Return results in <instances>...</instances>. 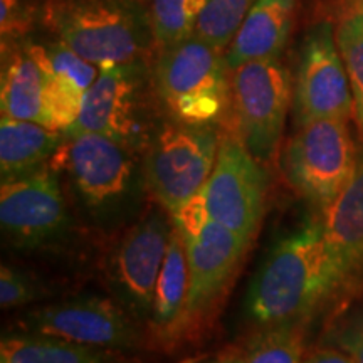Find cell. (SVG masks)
<instances>
[{"mask_svg": "<svg viewBox=\"0 0 363 363\" xmlns=\"http://www.w3.org/2000/svg\"><path fill=\"white\" fill-rule=\"evenodd\" d=\"M194 363H247V360L246 357H244L242 350H240V348H235V350L220 353V355L211 358V360L194 362Z\"/></svg>", "mask_w": 363, "mask_h": 363, "instance_id": "cell-32", "label": "cell"}, {"mask_svg": "<svg viewBox=\"0 0 363 363\" xmlns=\"http://www.w3.org/2000/svg\"><path fill=\"white\" fill-rule=\"evenodd\" d=\"M189 293V262L185 240L174 227L169 249L158 274L152 316L148 320L150 342L170 350Z\"/></svg>", "mask_w": 363, "mask_h": 363, "instance_id": "cell-18", "label": "cell"}, {"mask_svg": "<svg viewBox=\"0 0 363 363\" xmlns=\"http://www.w3.org/2000/svg\"><path fill=\"white\" fill-rule=\"evenodd\" d=\"M240 350L247 363H303L306 355L303 323L259 328Z\"/></svg>", "mask_w": 363, "mask_h": 363, "instance_id": "cell-21", "label": "cell"}, {"mask_svg": "<svg viewBox=\"0 0 363 363\" xmlns=\"http://www.w3.org/2000/svg\"><path fill=\"white\" fill-rule=\"evenodd\" d=\"M43 17L59 40L99 69L147 61L157 49L140 0H48Z\"/></svg>", "mask_w": 363, "mask_h": 363, "instance_id": "cell-3", "label": "cell"}, {"mask_svg": "<svg viewBox=\"0 0 363 363\" xmlns=\"http://www.w3.org/2000/svg\"><path fill=\"white\" fill-rule=\"evenodd\" d=\"M326 345L340 348L355 363H363V305L337 316L328 326Z\"/></svg>", "mask_w": 363, "mask_h": 363, "instance_id": "cell-26", "label": "cell"}, {"mask_svg": "<svg viewBox=\"0 0 363 363\" xmlns=\"http://www.w3.org/2000/svg\"><path fill=\"white\" fill-rule=\"evenodd\" d=\"M220 135L216 125L170 120L160 125L145 152L148 192L172 216L207 185L216 167Z\"/></svg>", "mask_w": 363, "mask_h": 363, "instance_id": "cell-6", "label": "cell"}, {"mask_svg": "<svg viewBox=\"0 0 363 363\" xmlns=\"http://www.w3.org/2000/svg\"><path fill=\"white\" fill-rule=\"evenodd\" d=\"M153 79L158 101L172 120L217 125L230 108L224 52L197 35L158 52Z\"/></svg>", "mask_w": 363, "mask_h": 363, "instance_id": "cell-4", "label": "cell"}, {"mask_svg": "<svg viewBox=\"0 0 363 363\" xmlns=\"http://www.w3.org/2000/svg\"><path fill=\"white\" fill-rule=\"evenodd\" d=\"M345 286L323 222H310L271 247L249 286V318L259 328L305 323Z\"/></svg>", "mask_w": 363, "mask_h": 363, "instance_id": "cell-1", "label": "cell"}, {"mask_svg": "<svg viewBox=\"0 0 363 363\" xmlns=\"http://www.w3.org/2000/svg\"><path fill=\"white\" fill-rule=\"evenodd\" d=\"M358 147L343 120H313L299 128L283 153L286 179L308 202L325 212L357 169Z\"/></svg>", "mask_w": 363, "mask_h": 363, "instance_id": "cell-8", "label": "cell"}, {"mask_svg": "<svg viewBox=\"0 0 363 363\" xmlns=\"http://www.w3.org/2000/svg\"><path fill=\"white\" fill-rule=\"evenodd\" d=\"M65 131L34 121L2 116L0 121V174L2 182L21 179L49 165L61 147Z\"/></svg>", "mask_w": 363, "mask_h": 363, "instance_id": "cell-19", "label": "cell"}, {"mask_svg": "<svg viewBox=\"0 0 363 363\" xmlns=\"http://www.w3.org/2000/svg\"><path fill=\"white\" fill-rule=\"evenodd\" d=\"M2 233L16 247L35 249L62 239L71 225L57 170L51 165L2 182Z\"/></svg>", "mask_w": 363, "mask_h": 363, "instance_id": "cell-12", "label": "cell"}, {"mask_svg": "<svg viewBox=\"0 0 363 363\" xmlns=\"http://www.w3.org/2000/svg\"><path fill=\"white\" fill-rule=\"evenodd\" d=\"M34 0H0V30L4 44L19 39L33 27Z\"/></svg>", "mask_w": 363, "mask_h": 363, "instance_id": "cell-28", "label": "cell"}, {"mask_svg": "<svg viewBox=\"0 0 363 363\" xmlns=\"http://www.w3.org/2000/svg\"><path fill=\"white\" fill-rule=\"evenodd\" d=\"M45 52H48L49 62H51L52 69L59 78H62L67 83L78 88L81 93L86 94L94 81L99 76L98 66L93 62L86 61L81 57L78 52L72 51L69 45L57 39V43L44 45Z\"/></svg>", "mask_w": 363, "mask_h": 363, "instance_id": "cell-25", "label": "cell"}, {"mask_svg": "<svg viewBox=\"0 0 363 363\" xmlns=\"http://www.w3.org/2000/svg\"><path fill=\"white\" fill-rule=\"evenodd\" d=\"M0 363H130L120 350L22 331L2 338Z\"/></svg>", "mask_w": 363, "mask_h": 363, "instance_id": "cell-20", "label": "cell"}, {"mask_svg": "<svg viewBox=\"0 0 363 363\" xmlns=\"http://www.w3.org/2000/svg\"><path fill=\"white\" fill-rule=\"evenodd\" d=\"M321 222L347 286L355 284L363 274V143L358 147L355 174L323 212Z\"/></svg>", "mask_w": 363, "mask_h": 363, "instance_id": "cell-16", "label": "cell"}, {"mask_svg": "<svg viewBox=\"0 0 363 363\" xmlns=\"http://www.w3.org/2000/svg\"><path fill=\"white\" fill-rule=\"evenodd\" d=\"M353 93L337 34L321 24L306 38L299 59L294 111L298 125L313 120H343L353 116Z\"/></svg>", "mask_w": 363, "mask_h": 363, "instance_id": "cell-14", "label": "cell"}, {"mask_svg": "<svg viewBox=\"0 0 363 363\" xmlns=\"http://www.w3.org/2000/svg\"><path fill=\"white\" fill-rule=\"evenodd\" d=\"M259 163L238 135L220 136L211 179L203 187L208 216L249 242L259 230L266 207L267 180Z\"/></svg>", "mask_w": 363, "mask_h": 363, "instance_id": "cell-11", "label": "cell"}, {"mask_svg": "<svg viewBox=\"0 0 363 363\" xmlns=\"http://www.w3.org/2000/svg\"><path fill=\"white\" fill-rule=\"evenodd\" d=\"M22 328L120 352L140 347L143 342L138 321L123 305L101 296L72 298L38 308L22 318Z\"/></svg>", "mask_w": 363, "mask_h": 363, "instance_id": "cell-13", "label": "cell"}, {"mask_svg": "<svg viewBox=\"0 0 363 363\" xmlns=\"http://www.w3.org/2000/svg\"><path fill=\"white\" fill-rule=\"evenodd\" d=\"M43 289L34 278L12 266H2L0 269V305L4 310H12L29 303L39 301Z\"/></svg>", "mask_w": 363, "mask_h": 363, "instance_id": "cell-27", "label": "cell"}, {"mask_svg": "<svg viewBox=\"0 0 363 363\" xmlns=\"http://www.w3.org/2000/svg\"><path fill=\"white\" fill-rule=\"evenodd\" d=\"M337 44L347 66L348 78L353 93V116L363 143V17H350L340 21L335 30Z\"/></svg>", "mask_w": 363, "mask_h": 363, "instance_id": "cell-24", "label": "cell"}, {"mask_svg": "<svg viewBox=\"0 0 363 363\" xmlns=\"http://www.w3.org/2000/svg\"><path fill=\"white\" fill-rule=\"evenodd\" d=\"M291 79L279 57L249 61L230 71V106L239 140L259 163L269 162L283 136Z\"/></svg>", "mask_w": 363, "mask_h": 363, "instance_id": "cell-9", "label": "cell"}, {"mask_svg": "<svg viewBox=\"0 0 363 363\" xmlns=\"http://www.w3.org/2000/svg\"><path fill=\"white\" fill-rule=\"evenodd\" d=\"M203 0H150L148 17L160 52L195 34Z\"/></svg>", "mask_w": 363, "mask_h": 363, "instance_id": "cell-22", "label": "cell"}, {"mask_svg": "<svg viewBox=\"0 0 363 363\" xmlns=\"http://www.w3.org/2000/svg\"><path fill=\"white\" fill-rule=\"evenodd\" d=\"M51 98L52 67L44 45L26 43L11 49L2 72V116L54 130Z\"/></svg>", "mask_w": 363, "mask_h": 363, "instance_id": "cell-15", "label": "cell"}, {"mask_svg": "<svg viewBox=\"0 0 363 363\" xmlns=\"http://www.w3.org/2000/svg\"><path fill=\"white\" fill-rule=\"evenodd\" d=\"M184 240L189 262V293L170 350L194 342L206 331L251 246L249 240L212 219L197 234L187 235Z\"/></svg>", "mask_w": 363, "mask_h": 363, "instance_id": "cell-7", "label": "cell"}, {"mask_svg": "<svg viewBox=\"0 0 363 363\" xmlns=\"http://www.w3.org/2000/svg\"><path fill=\"white\" fill-rule=\"evenodd\" d=\"M155 94L147 61L106 67L86 91L78 120L69 130L110 136L145 155L160 128L155 125Z\"/></svg>", "mask_w": 363, "mask_h": 363, "instance_id": "cell-5", "label": "cell"}, {"mask_svg": "<svg viewBox=\"0 0 363 363\" xmlns=\"http://www.w3.org/2000/svg\"><path fill=\"white\" fill-rule=\"evenodd\" d=\"M49 165L67 175L74 197L99 229H118L135 217L148 192L142 152L91 131H65Z\"/></svg>", "mask_w": 363, "mask_h": 363, "instance_id": "cell-2", "label": "cell"}, {"mask_svg": "<svg viewBox=\"0 0 363 363\" xmlns=\"http://www.w3.org/2000/svg\"><path fill=\"white\" fill-rule=\"evenodd\" d=\"M174 227L162 206L150 208L121 235L110 257L108 271L118 301L138 323L152 316L157 279Z\"/></svg>", "mask_w": 363, "mask_h": 363, "instance_id": "cell-10", "label": "cell"}, {"mask_svg": "<svg viewBox=\"0 0 363 363\" xmlns=\"http://www.w3.org/2000/svg\"><path fill=\"white\" fill-rule=\"evenodd\" d=\"M257 0H203L195 34L225 52Z\"/></svg>", "mask_w": 363, "mask_h": 363, "instance_id": "cell-23", "label": "cell"}, {"mask_svg": "<svg viewBox=\"0 0 363 363\" xmlns=\"http://www.w3.org/2000/svg\"><path fill=\"white\" fill-rule=\"evenodd\" d=\"M303 363H355L347 353L333 347V345H323V347L311 348L305 355Z\"/></svg>", "mask_w": 363, "mask_h": 363, "instance_id": "cell-30", "label": "cell"}, {"mask_svg": "<svg viewBox=\"0 0 363 363\" xmlns=\"http://www.w3.org/2000/svg\"><path fill=\"white\" fill-rule=\"evenodd\" d=\"M298 0H257L235 34L224 57L229 71L259 59H274L283 52L291 33Z\"/></svg>", "mask_w": 363, "mask_h": 363, "instance_id": "cell-17", "label": "cell"}, {"mask_svg": "<svg viewBox=\"0 0 363 363\" xmlns=\"http://www.w3.org/2000/svg\"><path fill=\"white\" fill-rule=\"evenodd\" d=\"M340 21L350 17H363V0H338Z\"/></svg>", "mask_w": 363, "mask_h": 363, "instance_id": "cell-31", "label": "cell"}, {"mask_svg": "<svg viewBox=\"0 0 363 363\" xmlns=\"http://www.w3.org/2000/svg\"><path fill=\"white\" fill-rule=\"evenodd\" d=\"M172 219H174V225L177 227V230L184 238L197 234L207 224V220L211 219L206 203V192L201 190L194 197H190L187 202L182 203L174 214H172Z\"/></svg>", "mask_w": 363, "mask_h": 363, "instance_id": "cell-29", "label": "cell"}]
</instances>
